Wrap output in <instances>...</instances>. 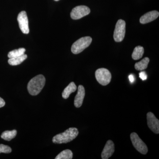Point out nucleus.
Wrapping results in <instances>:
<instances>
[{"mask_svg": "<svg viewBox=\"0 0 159 159\" xmlns=\"http://www.w3.org/2000/svg\"><path fill=\"white\" fill-rule=\"evenodd\" d=\"M79 134V131L77 128H69L65 131L56 135L53 137L52 142L55 144H62L70 142L77 138Z\"/></svg>", "mask_w": 159, "mask_h": 159, "instance_id": "f257e3e1", "label": "nucleus"}, {"mask_svg": "<svg viewBox=\"0 0 159 159\" xmlns=\"http://www.w3.org/2000/svg\"><path fill=\"white\" fill-rule=\"evenodd\" d=\"M46 79L43 75H38L31 79L28 84L29 93L36 96L40 93L45 84Z\"/></svg>", "mask_w": 159, "mask_h": 159, "instance_id": "f03ea898", "label": "nucleus"}, {"mask_svg": "<svg viewBox=\"0 0 159 159\" xmlns=\"http://www.w3.org/2000/svg\"><path fill=\"white\" fill-rule=\"evenodd\" d=\"M92 42V38L89 36L81 38L74 43L71 47V51L74 54H79L89 47Z\"/></svg>", "mask_w": 159, "mask_h": 159, "instance_id": "7ed1b4c3", "label": "nucleus"}, {"mask_svg": "<svg viewBox=\"0 0 159 159\" xmlns=\"http://www.w3.org/2000/svg\"><path fill=\"white\" fill-rule=\"evenodd\" d=\"M95 76L97 81L103 86L109 84L111 79L110 72L105 68L98 69L95 73Z\"/></svg>", "mask_w": 159, "mask_h": 159, "instance_id": "20e7f679", "label": "nucleus"}, {"mask_svg": "<svg viewBox=\"0 0 159 159\" xmlns=\"http://www.w3.org/2000/svg\"><path fill=\"white\" fill-rule=\"evenodd\" d=\"M130 139L134 148L142 154H146L148 152V149L145 143L142 141L136 133L131 134Z\"/></svg>", "mask_w": 159, "mask_h": 159, "instance_id": "39448f33", "label": "nucleus"}, {"mask_svg": "<svg viewBox=\"0 0 159 159\" xmlns=\"http://www.w3.org/2000/svg\"><path fill=\"white\" fill-rule=\"evenodd\" d=\"M125 22L122 20L117 21L114 33V39L117 42H122L125 37Z\"/></svg>", "mask_w": 159, "mask_h": 159, "instance_id": "423d86ee", "label": "nucleus"}, {"mask_svg": "<svg viewBox=\"0 0 159 159\" xmlns=\"http://www.w3.org/2000/svg\"><path fill=\"white\" fill-rule=\"evenodd\" d=\"M90 9L88 7L84 6H80L75 7L71 11L70 16L73 20L80 19L81 18L89 14Z\"/></svg>", "mask_w": 159, "mask_h": 159, "instance_id": "0eeeda50", "label": "nucleus"}, {"mask_svg": "<svg viewBox=\"0 0 159 159\" xmlns=\"http://www.w3.org/2000/svg\"><path fill=\"white\" fill-rule=\"evenodd\" d=\"M17 20L21 31L24 34H28L29 32V20L25 11H23L18 15Z\"/></svg>", "mask_w": 159, "mask_h": 159, "instance_id": "6e6552de", "label": "nucleus"}, {"mask_svg": "<svg viewBox=\"0 0 159 159\" xmlns=\"http://www.w3.org/2000/svg\"><path fill=\"white\" fill-rule=\"evenodd\" d=\"M147 124L148 127L153 132L159 133V121L152 113L149 112L147 114Z\"/></svg>", "mask_w": 159, "mask_h": 159, "instance_id": "1a4fd4ad", "label": "nucleus"}, {"mask_svg": "<svg viewBox=\"0 0 159 159\" xmlns=\"http://www.w3.org/2000/svg\"><path fill=\"white\" fill-rule=\"evenodd\" d=\"M115 152V145L111 140L107 142L104 148L101 153V157L102 159H108L111 157Z\"/></svg>", "mask_w": 159, "mask_h": 159, "instance_id": "9d476101", "label": "nucleus"}, {"mask_svg": "<svg viewBox=\"0 0 159 159\" xmlns=\"http://www.w3.org/2000/svg\"><path fill=\"white\" fill-rule=\"evenodd\" d=\"M85 96V89L83 86L80 85L78 86V91L74 99V105L77 108H79L82 105Z\"/></svg>", "mask_w": 159, "mask_h": 159, "instance_id": "9b49d317", "label": "nucleus"}, {"mask_svg": "<svg viewBox=\"0 0 159 159\" xmlns=\"http://www.w3.org/2000/svg\"><path fill=\"white\" fill-rule=\"evenodd\" d=\"M159 12L157 11H149L142 16L140 19L141 24H145L152 21L158 17Z\"/></svg>", "mask_w": 159, "mask_h": 159, "instance_id": "f8f14e48", "label": "nucleus"}, {"mask_svg": "<svg viewBox=\"0 0 159 159\" xmlns=\"http://www.w3.org/2000/svg\"><path fill=\"white\" fill-rule=\"evenodd\" d=\"M77 86L74 82H71L64 90L62 93V96L64 99H66L70 97L72 93H74L77 90Z\"/></svg>", "mask_w": 159, "mask_h": 159, "instance_id": "ddd939ff", "label": "nucleus"}, {"mask_svg": "<svg viewBox=\"0 0 159 159\" xmlns=\"http://www.w3.org/2000/svg\"><path fill=\"white\" fill-rule=\"evenodd\" d=\"M27 55L25 54H24L19 57L9 58L8 60V63L11 66H17L20 64L25 60L27 59Z\"/></svg>", "mask_w": 159, "mask_h": 159, "instance_id": "4468645a", "label": "nucleus"}, {"mask_svg": "<svg viewBox=\"0 0 159 159\" xmlns=\"http://www.w3.org/2000/svg\"><path fill=\"white\" fill-rule=\"evenodd\" d=\"M149 62V58L147 57H145L142 60H141V61L135 64V68L137 70H143L147 68Z\"/></svg>", "mask_w": 159, "mask_h": 159, "instance_id": "2eb2a0df", "label": "nucleus"}, {"mask_svg": "<svg viewBox=\"0 0 159 159\" xmlns=\"http://www.w3.org/2000/svg\"><path fill=\"white\" fill-rule=\"evenodd\" d=\"M144 53V48L142 46H137L134 49L133 54H132V57L134 60H139L142 58Z\"/></svg>", "mask_w": 159, "mask_h": 159, "instance_id": "dca6fc26", "label": "nucleus"}, {"mask_svg": "<svg viewBox=\"0 0 159 159\" xmlns=\"http://www.w3.org/2000/svg\"><path fill=\"white\" fill-rule=\"evenodd\" d=\"M16 134L17 131L15 129L11 131H5L1 135V138L6 141H10L16 136Z\"/></svg>", "mask_w": 159, "mask_h": 159, "instance_id": "f3484780", "label": "nucleus"}, {"mask_svg": "<svg viewBox=\"0 0 159 159\" xmlns=\"http://www.w3.org/2000/svg\"><path fill=\"white\" fill-rule=\"evenodd\" d=\"M73 154L70 149H66L61 152L57 156L55 159H72L73 158Z\"/></svg>", "mask_w": 159, "mask_h": 159, "instance_id": "a211bd4d", "label": "nucleus"}, {"mask_svg": "<svg viewBox=\"0 0 159 159\" xmlns=\"http://www.w3.org/2000/svg\"><path fill=\"white\" fill-rule=\"evenodd\" d=\"M25 49L24 48H20L19 49H16L10 51L8 54V56L9 58L19 57L25 54Z\"/></svg>", "mask_w": 159, "mask_h": 159, "instance_id": "6ab92c4d", "label": "nucleus"}, {"mask_svg": "<svg viewBox=\"0 0 159 159\" xmlns=\"http://www.w3.org/2000/svg\"><path fill=\"white\" fill-rule=\"evenodd\" d=\"M11 152V148L9 146L3 144H0V153H9Z\"/></svg>", "mask_w": 159, "mask_h": 159, "instance_id": "aec40b11", "label": "nucleus"}, {"mask_svg": "<svg viewBox=\"0 0 159 159\" xmlns=\"http://www.w3.org/2000/svg\"><path fill=\"white\" fill-rule=\"evenodd\" d=\"M139 77L141 78L142 80H145L147 79V75L145 71H142L139 73Z\"/></svg>", "mask_w": 159, "mask_h": 159, "instance_id": "412c9836", "label": "nucleus"}, {"mask_svg": "<svg viewBox=\"0 0 159 159\" xmlns=\"http://www.w3.org/2000/svg\"><path fill=\"white\" fill-rule=\"evenodd\" d=\"M129 81L131 83H133L134 81L135 78L134 77L133 74H130L129 76Z\"/></svg>", "mask_w": 159, "mask_h": 159, "instance_id": "4be33fe9", "label": "nucleus"}, {"mask_svg": "<svg viewBox=\"0 0 159 159\" xmlns=\"http://www.w3.org/2000/svg\"><path fill=\"white\" fill-rule=\"evenodd\" d=\"M5 104H6V102L4 101V99L0 97V108L3 107L5 105Z\"/></svg>", "mask_w": 159, "mask_h": 159, "instance_id": "5701e85b", "label": "nucleus"}, {"mask_svg": "<svg viewBox=\"0 0 159 159\" xmlns=\"http://www.w3.org/2000/svg\"><path fill=\"white\" fill-rule=\"evenodd\" d=\"M55 1H59V0H54Z\"/></svg>", "mask_w": 159, "mask_h": 159, "instance_id": "b1692460", "label": "nucleus"}]
</instances>
